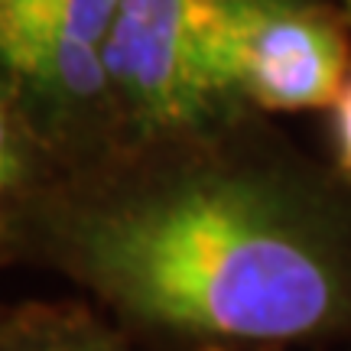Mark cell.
<instances>
[{"label":"cell","instance_id":"obj_9","mask_svg":"<svg viewBox=\"0 0 351 351\" xmlns=\"http://www.w3.org/2000/svg\"><path fill=\"white\" fill-rule=\"evenodd\" d=\"M0 322H3V315H0Z\"/></svg>","mask_w":351,"mask_h":351},{"label":"cell","instance_id":"obj_1","mask_svg":"<svg viewBox=\"0 0 351 351\" xmlns=\"http://www.w3.org/2000/svg\"><path fill=\"white\" fill-rule=\"evenodd\" d=\"M23 244L173 345L351 339V179L254 134L251 111L65 166Z\"/></svg>","mask_w":351,"mask_h":351},{"label":"cell","instance_id":"obj_5","mask_svg":"<svg viewBox=\"0 0 351 351\" xmlns=\"http://www.w3.org/2000/svg\"><path fill=\"white\" fill-rule=\"evenodd\" d=\"M62 169V156L0 69V257L23 244L29 218Z\"/></svg>","mask_w":351,"mask_h":351},{"label":"cell","instance_id":"obj_2","mask_svg":"<svg viewBox=\"0 0 351 351\" xmlns=\"http://www.w3.org/2000/svg\"><path fill=\"white\" fill-rule=\"evenodd\" d=\"M261 0H121L101 59L114 101V143L212 127L251 111L238 56Z\"/></svg>","mask_w":351,"mask_h":351},{"label":"cell","instance_id":"obj_8","mask_svg":"<svg viewBox=\"0 0 351 351\" xmlns=\"http://www.w3.org/2000/svg\"><path fill=\"white\" fill-rule=\"evenodd\" d=\"M65 10L75 16V23L85 29L91 39H104L108 33V23H111L114 10H117V3L121 0H59Z\"/></svg>","mask_w":351,"mask_h":351},{"label":"cell","instance_id":"obj_7","mask_svg":"<svg viewBox=\"0 0 351 351\" xmlns=\"http://www.w3.org/2000/svg\"><path fill=\"white\" fill-rule=\"evenodd\" d=\"M332 160L345 179H351V75L341 85L339 98L332 101Z\"/></svg>","mask_w":351,"mask_h":351},{"label":"cell","instance_id":"obj_3","mask_svg":"<svg viewBox=\"0 0 351 351\" xmlns=\"http://www.w3.org/2000/svg\"><path fill=\"white\" fill-rule=\"evenodd\" d=\"M0 69L65 166L114 147L101 43L59 0H0Z\"/></svg>","mask_w":351,"mask_h":351},{"label":"cell","instance_id":"obj_6","mask_svg":"<svg viewBox=\"0 0 351 351\" xmlns=\"http://www.w3.org/2000/svg\"><path fill=\"white\" fill-rule=\"evenodd\" d=\"M0 351H140L117 328L82 309H23L3 315Z\"/></svg>","mask_w":351,"mask_h":351},{"label":"cell","instance_id":"obj_4","mask_svg":"<svg viewBox=\"0 0 351 351\" xmlns=\"http://www.w3.org/2000/svg\"><path fill=\"white\" fill-rule=\"evenodd\" d=\"M238 75L251 111L332 108L351 75L348 26L319 0H261L241 39Z\"/></svg>","mask_w":351,"mask_h":351}]
</instances>
